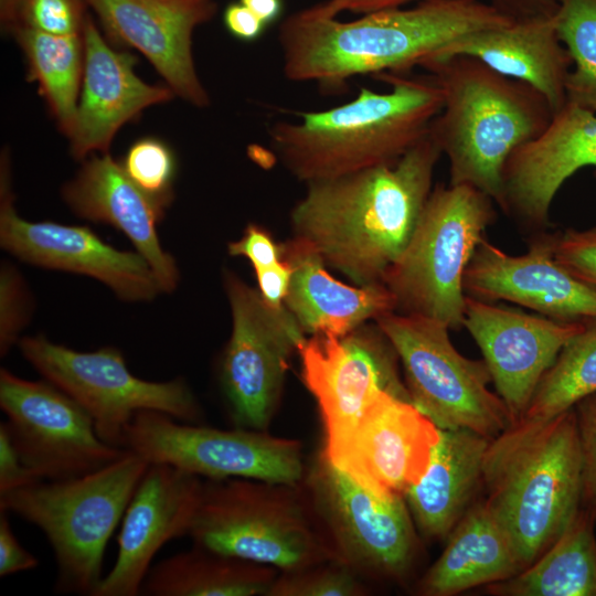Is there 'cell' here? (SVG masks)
<instances>
[{"mask_svg": "<svg viewBox=\"0 0 596 596\" xmlns=\"http://www.w3.org/2000/svg\"><path fill=\"white\" fill-rule=\"evenodd\" d=\"M441 156L428 129L394 164L307 183L290 213L292 237L355 285L382 284L416 228Z\"/></svg>", "mask_w": 596, "mask_h": 596, "instance_id": "obj_1", "label": "cell"}, {"mask_svg": "<svg viewBox=\"0 0 596 596\" xmlns=\"http://www.w3.org/2000/svg\"><path fill=\"white\" fill-rule=\"evenodd\" d=\"M513 22L480 0H422L352 21L313 4L284 19L278 42L288 79L334 89L358 75L408 73L460 36Z\"/></svg>", "mask_w": 596, "mask_h": 596, "instance_id": "obj_2", "label": "cell"}, {"mask_svg": "<svg viewBox=\"0 0 596 596\" xmlns=\"http://www.w3.org/2000/svg\"><path fill=\"white\" fill-rule=\"evenodd\" d=\"M387 92L360 89L352 100L277 121L270 146L283 166L307 183L397 162L428 132L444 96L432 75L385 73Z\"/></svg>", "mask_w": 596, "mask_h": 596, "instance_id": "obj_3", "label": "cell"}, {"mask_svg": "<svg viewBox=\"0 0 596 596\" xmlns=\"http://www.w3.org/2000/svg\"><path fill=\"white\" fill-rule=\"evenodd\" d=\"M482 487L486 504L528 567L583 508V460L574 407L546 421L520 419L491 438Z\"/></svg>", "mask_w": 596, "mask_h": 596, "instance_id": "obj_4", "label": "cell"}, {"mask_svg": "<svg viewBox=\"0 0 596 596\" xmlns=\"http://www.w3.org/2000/svg\"><path fill=\"white\" fill-rule=\"evenodd\" d=\"M422 67L443 91V107L429 132L447 157L449 184L475 187L501 209L504 164L549 125L551 106L531 85L472 56L453 55Z\"/></svg>", "mask_w": 596, "mask_h": 596, "instance_id": "obj_5", "label": "cell"}, {"mask_svg": "<svg viewBox=\"0 0 596 596\" xmlns=\"http://www.w3.org/2000/svg\"><path fill=\"white\" fill-rule=\"evenodd\" d=\"M150 462L127 453L89 473L38 480L0 493V511L40 529L56 562L54 590L93 596L103 574L108 540Z\"/></svg>", "mask_w": 596, "mask_h": 596, "instance_id": "obj_6", "label": "cell"}, {"mask_svg": "<svg viewBox=\"0 0 596 596\" xmlns=\"http://www.w3.org/2000/svg\"><path fill=\"white\" fill-rule=\"evenodd\" d=\"M298 486L244 478L203 481L189 536L210 551L281 572L333 561Z\"/></svg>", "mask_w": 596, "mask_h": 596, "instance_id": "obj_7", "label": "cell"}, {"mask_svg": "<svg viewBox=\"0 0 596 596\" xmlns=\"http://www.w3.org/2000/svg\"><path fill=\"white\" fill-rule=\"evenodd\" d=\"M494 201L468 184L434 188L416 228L382 284L395 311L464 326V276L486 228L496 217Z\"/></svg>", "mask_w": 596, "mask_h": 596, "instance_id": "obj_8", "label": "cell"}, {"mask_svg": "<svg viewBox=\"0 0 596 596\" xmlns=\"http://www.w3.org/2000/svg\"><path fill=\"white\" fill-rule=\"evenodd\" d=\"M375 323L398 356L412 403L438 428H465L493 438L513 423L502 398L489 389L492 380L485 361L462 355L446 324L396 311Z\"/></svg>", "mask_w": 596, "mask_h": 596, "instance_id": "obj_9", "label": "cell"}, {"mask_svg": "<svg viewBox=\"0 0 596 596\" xmlns=\"http://www.w3.org/2000/svg\"><path fill=\"white\" fill-rule=\"evenodd\" d=\"M307 497L334 560L361 575L405 581L417 561V529L404 496L380 494L320 453L306 471Z\"/></svg>", "mask_w": 596, "mask_h": 596, "instance_id": "obj_10", "label": "cell"}, {"mask_svg": "<svg viewBox=\"0 0 596 596\" xmlns=\"http://www.w3.org/2000/svg\"><path fill=\"white\" fill-rule=\"evenodd\" d=\"M23 358L45 380L71 396L92 418L98 436L121 447L124 432L141 411L164 413L180 422L200 423L201 405L182 377L153 382L134 375L120 350L81 352L44 336L19 341ZM125 449V448H124Z\"/></svg>", "mask_w": 596, "mask_h": 596, "instance_id": "obj_11", "label": "cell"}, {"mask_svg": "<svg viewBox=\"0 0 596 596\" xmlns=\"http://www.w3.org/2000/svg\"><path fill=\"white\" fill-rule=\"evenodd\" d=\"M224 285L232 331L219 361L221 393L234 427L267 432L289 360L307 337L285 305L269 306L236 274L226 272Z\"/></svg>", "mask_w": 596, "mask_h": 596, "instance_id": "obj_12", "label": "cell"}, {"mask_svg": "<svg viewBox=\"0 0 596 596\" xmlns=\"http://www.w3.org/2000/svg\"><path fill=\"white\" fill-rule=\"evenodd\" d=\"M121 447L150 464H167L206 480L228 478L299 485L301 445L267 432L220 429L141 411L124 432Z\"/></svg>", "mask_w": 596, "mask_h": 596, "instance_id": "obj_13", "label": "cell"}, {"mask_svg": "<svg viewBox=\"0 0 596 596\" xmlns=\"http://www.w3.org/2000/svg\"><path fill=\"white\" fill-rule=\"evenodd\" d=\"M0 408L23 465L40 480L83 476L127 453L104 441L89 415L43 377L30 381L2 368Z\"/></svg>", "mask_w": 596, "mask_h": 596, "instance_id": "obj_14", "label": "cell"}, {"mask_svg": "<svg viewBox=\"0 0 596 596\" xmlns=\"http://www.w3.org/2000/svg\"><path fill=\"white\" fill-rule=\"evenodd\" d=\"M297 352L302 381L322 418L324 444L345 435L382 392L411 400L398 356L376 323L342 337L312 334Z\"/></svg>", "mask_w": 596, "mask_h": 596, "instance_id": "obj_15", "label": "cell"}, {"mask_svg": "<svg viewBox=\"0 0 596 596\" xmlns=\"http://www.w3.org/2000/svg\"><path fill=\"white\" fill-rule=\"evenodd\" d=\"M7 156L1 160L0 245L39 267L82 274L109 287L126 301H149L162 292L146 258L103 242L87 226L30 222L14 209Z\"/></svg>", "mask_w": 596, "mask_h": 596, "instance_id": "obj_16", "label": "cell"}, {"mask_svg": "<svg viewBox=\"0 0 596 596\" xmlns=\"http://www.w3.org/2000/svg\"><path fill=\"white\" fill-rule=\"evenodd\" d=\"M438 439L439 428L411 400L382 392L321 453L365 488L404 496L426 472Z\"/></svg>", "mask_w": 596, "mask_h": 596, "instance_id": "obj_17", "label": "cell"}, {"mask_svg": "<svg viewBox=\"0 0 596 596\" xmlns=\"http://www.w3.org/2000/svg\"><path fill=\"white\" fill-rule=\"evenodd\" d=\"M586 322L531 315L466 295L464 327L481 350L513 423L524 415L560 351Z\"/></svg>", "mask_w": 596, "mask_h": 596, "instance_id": "obj_18", "label": "cell"}, {"mask_svg": "<svg viewBox=\"0 0 596 596\" xmlns=\"http://www.w3.org/2000/svg\"><path fill=\"white\" fill-rule=\"evenodd\" d=\"M202 478L167 464H150L121 519L118 553L93 596H138L152 560L168 542L189 535Z\"/></svg>", "mask_w": 596, "mask_h": 596, "instance_id": "obj_19", "label": "cell"}, {"mask_svg": "<svg viewBox=\"0 0 596 596\" xmlns=\"http://www.w3.org/2000/svg\"><path fill=\"white\" fill-rule=\"evenodd\" d=\"M116 43L142 53L174 95L205 107L210 97L195 71L194 30L213 19L215 0H83Z\"/></svg>", "mask_w": 596, "mask_h": 596, "instance_id": "obj_20", "label": "cell"}, {"mask_svg": "<svg viewBox=\"0 0 596 596\" xmlns=\"http://www.w3.org/2000/svg\"><path fill=\"white\" fill-rule=\"evenodd\" d=\"M585 167L596 168V113L566 102L539 136L508 158L501 210L529 227H545L556 193Z\"/></svg>", "mask_w": 596, "mask_h": 596, "instance_id": "obj_21", "label": "cell"}, {"mask_svg": "<svg viewBox=\"0 0 596 596\" xmlns=\"http://www.w3.org/2000/svg\"><path fill=\"white\" fill-rule=\"evenodd\" d=\"M467 296L504 300L562 321L596 319V292L572 277L553 257L550 235L511 255L485 237L464 276Z\"/></svg>", "mask_w": 596, "mask_h": 596, "instance_id": "obj_22", "label": "cell"}, {"mask_svg": "<svg viewBox=\"0 0 596 596\" xmlns=\"http://www.w3.org/2000/svg\"><path fill=\"white\" fill-rule=\"evenodd\" d=\"M83 41V88L68 137L76 159L96 151L106 153L123 125L174 96L170 87L140 79L134 71L135 57L113 49L91 15L86 18Z\"/></svg>", "mask_w": 596, "mask_h": 596, "instance_id": "obj_23", "label": "cell"}, {"mask_svg": "<svg viewBox=\"0 0 596 596\" xmlns=\"http://www.w3.org/2000/svg\"><path fill=\"white\" fill-rule=\"evenodd\" d=\"M62 194L76 215L121 231L149 263L162 292L175 289L179 270L157 232L168 206L141 190L108 152L86 160Z\"/></svg>", "mask_w": 596, "mask_h": 596, "instance_id": "obj_24", "label": "cell"}, {"mask_svg": "<svg viewBox=\"0 0 596 596\" xmlns=\"http://www.w3.org/2000/svg\"><path fill=\"white\" fill-rule=\"evenodd\" d=\"M555 17L466 34L446 45L435 60L453 55L478 58L496 72L534 87L556 113L567 102L566 81L573 61L558 36Z\"/></svg>", "mask_w": 596, "mask_h": 596, "instance_id": "obj_25", "label": "cell"}, {"mask_svg": "<svg viewBox=\"0 0 596 596\" xmlns=\"http://www.w3.org/2000/svg\"><path fill=\"white\" fill-rule=\"evenodd\" d=\"M283 258L292 268L284 304L307 334L342 337L395 311V299L383 284L351 286L336 279L321 256L295 237L283 244Z\"/></svg>", "mask_w": 596, "mask_h": 596, "instance_id": "obj_26", "label": "cell"}, {"mask_svg": "<svg viewBox=\"0 0 596 596\" xmlns=\"http://www.w3.org/2000/svg\"><path fill=\"white\" fill-rule=\"evenodd\" d=\"M490 439L465 428H439L426 472L404 493L415 526L424 538L446 541L475 503L482 487Z\"/></svg>", "mask_w": 596, "mask_h": 596, "instance_id": "obj_27", "label": "cell"}, {"mask_svg": "<svg viewBox=\"0 0 596 596\" xmlns=\"http://www.w3.org/2000/svg\"><path fill=\"white\" fill-rule=\"evenodd\" d=\"M418 583L423 596H453L505 581L524 570L520 554L485 500L475 502Z\"/></svg>", "mask_w": 596, "mask_h": 596, "instance_id": "obj_28", "label": "cell"}, {"mask_svg": "<svg viewBox=\"0 0 596 596\" xmlns=\"http://www.w3.org/2000/svg\"><path fill=\"white\" fill-rule=\"evenodd\" d=\"M274 567L223 555L199 545L171 555L149 570L146 596H269Z\"/></svg>", "mask_w": 596, "mask_h": 596, "instance_id": "obj_29", "label": "cell"}, {"mask_svg": "<svg viewBox=\"0 0 596 596\" xmlns=\"http://www.w3.org/2000/svg\"><path fill=\"white\" fill-rule=\"evenodd\" d=\"M595 524L594 515L583 507L538 560L486 590L494 596H596Z\"/></svg>", "mask_w": 596, "mask_h": 596, "instance_id": "obj_30", "label": "cell"}, {"mask_svg": "<svg viewBox=\"0 0 596 596\" xmlns=\"http://www.w3.org/2000/svg\"><path fill=\"white\" fill-rule=\"evenodd\" d=\"M23 51L29 79L39 84L58 128L70 137L84 71L82 34H52L22 25L7 29Z\"/></svg>", "mask_w": 596, "mask_h": 596, "instance_id": "obj_31", "label": "cell"}, {"mask_svg": "<svg viewBox=\"0 0 596 596\" xmlns=\"http://www.w3.org/2000/svg\"><path fill=\"white\" fill-rule=\"evenodd\" d=\"M595 392L596 319L587 321L560 351L539 382L521 419H551Z\"/></svg>", "mask_w": 596, "mask_h": 596, "instance_id": "obj_32", "label": "cell"}, {"mask_svg": "<svg viewBox=\"0 0 596 596\" xmlns=\"http://www.w3.org/2000/svg\"><path fill=\"white\" fill-rule=\"evenodd\" d=\"M558 36L572 61L567 102L596 113V0H557Z\"/></svg>", "mask_w": 596, "mask_h": 596, "instance_id": "obj_33", "label": "cell"}, {"mask_svg": "<svg viewBox=\"0 0 596 596\" xmlns=\"http://www.w3.org/2000/svg\"><path fill=\"white\" fill-rule=\"evenodd\" d=\"M83 0H0L4 29L22 25L52 34H82L88 14Z\"/></svg>", "mask_w": 596, "mask_h": 596, "instance_id": "obj_34", "label": "cell"}, {"mask_svg": "<svg viewBox=\"0 0 596 596\" xmlns=\"http://www.w3.org/2000/svg\"><path fill=\"white\" fill-rule=\"evenodd\" d=\"M360 576L338 561H328L277 576L269 596H360Z\"/></svg>", "mask_w": 596, "mask_h": 596, "instance_id": "obj_35", "label": "cell"}, {"mask_svg": "<svg viewBox=\"0 0 596 596\" xmlns=\"http://www.w3.org/2000/svg\"><path fill=\"white\" fill-rule=\"evenodd\" d=\"M123 167L141 190L167 206L170 205L173 199L175 159L164 142L156 138L136 141L129 148Z\"/></svg>", "mask_w": 596, "mask_h": 596, "instance_id": "obj_36", "label": "cell"}, {"mask_svg": "<svg viewBox=\"0 0 596 596\" xmlns=\"http://www.w3.org/2000/svg\"><path fill=\"white\" fill-rule=\"evenodd\" d=\"M30 290L19 270L3 262L0 270V353L7 355L20 341L32 313Z\"/></svg>", "mask_w": 596, "mask_h": 596, "instance_id": "obj_37", "label": "cell"}, {"mask_svg": "<svg viewBox=\"0 0 596 596\" xmlns=\"http://www.w3.org/2000/svg\"><path fill=\"white\" fill-rule=\"evenodd\" d=\"M554 259L576 280L596 292V225L550 235Z\"/></svg>", "mask_w": 596, "mask_h": 596, "instance_id": "obj_38", "label": "cell"}, {"mask_svg": "<svg viewBox=\"0 0 596 596\" xmlns=\"http://www.w3.org/2000/svg\"><path fill=\"white\" fill-rule=\"evenodd\" d=\"M583 460V507L596 520V392L575 406Z\"/></svg>", "mask_w": 596, "mask_h": 596, "instance_id": "obj_39", "label": "cell"}, {"mask_svg": "<svg viewBox=\"0 0 596 596\" xmlns=\"http://www.w3.org/2000/svg\"><path fill=\"white\" fill-rule=\"evenodd\" d=\"M231 256L246 258L254 270L270 266L283 259V244L275 242L265 227L251 223L237 241L227 245Z\"/></svg>", "mask_w": 596, "mask_h": 596, "instance_id": "obj_40", "label": "cell"}, {"mask_svg": "<svg viewBox=\"0 0 596 596\" xmlns=\"http://www.w3.org/2000/svg\"><path fill=\"white\" fill-rule=\"evenodd\" d=\"M8 514L0 511V577L31 571L39 565L38 558L17 539Z\"/></svg>", "mask_w": 596, "mask_h": 596, "instance_id": "obj_41", "label": "cell"}, {"mask_svg": "<svg viewBox=\"0 0 596 596\" xmlns=\"http://www.w3.org/2000/svg\"><path fill=\"white\" fill-rule=\"evenodd\" d=\"M38 480L40 479L23 465L7 429L0 424V493Z\"/></svg>", "mask_w": 596, "mask_h": 596, "instance_id": "obj_42", "label": "cell"}, {"mask_svg": "<svg viewBox=\"0 0 596 596\" xmlns=\"http://www.w3.org/2000/svg\"><path fill=\"white\" fill-rule=\"evenodd\" d=\"M292 268L286 259L255 270L257 289L263 299L274 308L285 304Z\"/></svg>", "mask_w": 596, "mask_h": 596, "instance_id": "obj_43", "label": "cell"}, {"mask_svg": "<svg viewBox=\"0 0 596 596\" xmlns=\"http://www.w3.org/2000/svg\"><path fill=\"white\" fill-rule=\"evenodd\" d=\"M223 20L227 31L243 41L257 39L265 26V23L241 2L228 4Z\"/></svg>", "mask_w": 596, "mask_h": 596, "instance_id": "obj_44", "label": "cell"}, {"mask_svg": "<svg viewBox=\"0 0 596 596\" xmlns=\"http://www.w3.org/2000/svg\"><path fill=\"white\" fill-rule=\"evenodd\" d=\"M489 3L514 21L556 15L557 0H489Z\"/></svg>", "mask_w": 596, "mask_h": 596, "instance_id": "obj_45", "label": "cell"}, {"mask_svg": "<svg viewBox=\"0 0 596 596\" xmlns=\"http://www.w3.org/2000/svg\"><path fill=\"white\" fill-rule=\"evenodd\" d=\"M422 0H324L316 7L323 13L337 17L344 11L366 14L376 11L402 8L409 2Z\"/></svg>", "mask_w": 596, "mask_h": 596, "instance_id": "obj_46", "label": "cell"}, {"mask_svg": "<svg viewBox=\"0 0 596 596\" xmlns=\"http://www.w3.org/2000/svg\"><path fill=\"white\" fill-rule=\"evenodd\" d=\"M240 2L247 7L265 24L274 21L281 10L280 0H240Z\"/></svg>", "mask_w": 596, "mask_h": 596, "instance_id": "obj_47", "label": "cell"}]
</instances>
